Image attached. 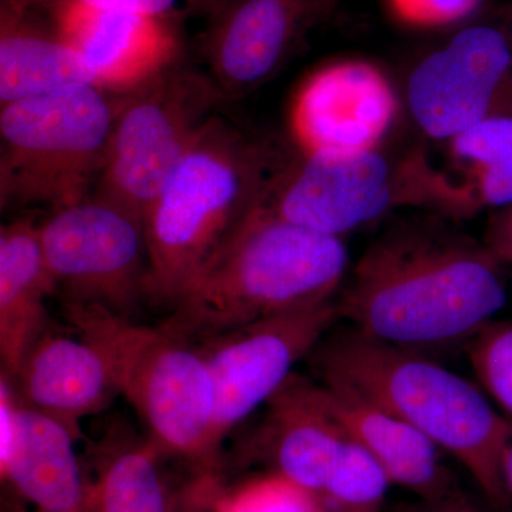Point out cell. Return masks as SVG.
<instances>
[{
  "instance_id": "1",
  "label": "cell",
  "mask_w": 512,
  "mask_h": 512,
  "mask_svg": "<svg viewBox=\"0 0 512 512\" xmlns=\"http://www.w3.org/2000/svg\"><path fill=\"white\" fill-rule=\"evenodd\" d=\"M504 266L443 222H400L353 266L336 299L339 319L400 348L470 342L507 303Z\"/></svg>"
},
{
  "instance_id": "2",
  "label": "cell",
  "mask_w": 512,
  "mask_h": 512,
  "mask_svg": "<svg viewBox=\"0 0 512 512\" xmlns=\"http://www.w3.org/2000/svg\"><path fill=\"white\" fill-rule=\"evenodd\" d=\"M309 363L326 386L350 390L399 417L461 464L495 508L510 507L501 454L512 421L473 383L416 350L400 348L352 328L325 336Z\"/></svg>"
},
{
  "instance_id": "3",
  "label": "cell",
  "mask_w": 512,
  "mask_h": 512,
  "mask_svg": "<svg viewBox=\"0 0 512 512\" xmlns=\"http://www.w3.org/2000/svg\"><path fill=\"white\" fill-rule=\"evenodd\" d=\"M281 156L224 110L207 121L144 222L148 301L174 305L261 205Z\"/></svg>"
},
{
  "instance_id": "4",
  "label": "cell",
  "mask_w": 512,
  "mask_h": 512,
  "mask_svg": "<svg viewBox=\"0 0 512 512\" xmlns=\"http://www.w3.org/2000/svg\"><path fill=\"white\" fill-rule=\"evenodd\" d=\"M349 269L342 238L318 234L259 205L160 323L192 343L258 320L336 302Z\"/></svg>"
},
{
  "instance_id": "5",
  "label": "cell",
  "mask_w": 512,
  "mask_h": 512,
  "mask_svg": "<svg viewBox=\"0 0 512 512\" xmlns=\"http://www.w3.org/2000/svg\"><path fill=\"white\" fill-rule=\"evenodd\" d=\"M62 309L70 328L106 359L153 446L163 457L183 458L211 473L221 454L215 387L198 346L160 323L140 325L100 306L62 303Z\"/></svg>"
},
{
  "instance_id": "6",
  "label": "cell",
  "mask_w": 512,
  "mask_h": 512,
  "mask_svg": "<svg viewBox=\"0 0 512 512\" xmlns=\"http://www.w3.org/2000/svg\"><path fill=\"white\" fill-rule=\"evenodd\" d=\"M410 205L451 218L474 214L466 187L427 158L392 160L380 148L282 154L261 202L281 220L335 238Z\"/></svg>"
},
{
  "instance_id": "7",
  "label": "cell",
  "mask_w": 512,
  "mask_h": 512,
  "mask_svg": "<svg viewBox=\"0 0 512 512\" xmlns=\"http://www.w3.org/2000/svg\"><path fill=\"white\" fill-rule=\"evenodd\" d=\"M121 94L74 86L0 110V207L55 211L93 194Z\"/></svg>"
},
{
  "instance_id": "8",
  "label": "cell",
  "mask_w": 512,
  "mask_h": 512,
  "mask_svg": "<svg viewBox=\"0 0 512 512\" xmlns=\"http://www.w3.org/2000/svg\"><path fill=\"white\" fill-rule=\"evenodd\" d=\"M227 101L207 70L184 56L133 92L121 94L94 197L144 224L168 175Z\"/></svg>"
},
{
  "instance_id": "9",
  "label": "cell",
  "mask_w": 512,
  "mask_h": 512,
  "mask_svg": "<svg viewBox=\"0 0 512 512\" xmlns=\"http://www.w3.org/2000/svg\"><path fill=\"white\" fill-rule=\"evenodd\" d=\"M40 244L62 303L130 318L148 301L150 256L143 222L90 195L39 222Z\"/></svg>"
},
{
  "instance_id": "10",
  "label": "cell",
  "mask_w": 512,
  "mask_h": 512,
  "mask_svg": "<svg viewBox=\"0 0 512 512\" xmlns=\"http://www.w3.org/2000/svg\"><path fill=\"white\" fill-rule=\"evenodd\" d=\"M339 320L336 302L284 313L195 343L215 387L218 444L266 404Z\"/></svg>"
},
{
  "instance_id": "11",
  "label": "cell",
  "mask_w": 512,
  "mask_h": 512,
  "mask_svg": "<svg viewBox=\"0 0 512 512\" xmlns=\"http://www.w3.org/2000/svg\"><path fill=\"white\" fill-rule=\"evenodd\" d=\"M338 0H228L207 20L200 53L228 101L256 92L288 63Z\"/></svg>"
},
{
  "instance_id": "12",
  "label": "cell",
  "mask_w": 512,
  "mask_h": 512,
  "mask_svg": "<svg viewBox=\"0 0 512 512\" xmlns=\"http://www.w3.org/2000/svg\"><path fill=\"white\" fill-rule=\"evenodd\" d=\"M511 73L507 33L470 26L414 67L407 107L427 137L451 141L491 113Z\"/></svg>"
},
{
  "instance_id": "13",
  "label": "cell",
  "mask_w": 512,
  "mask_h": 512,
  "mask_svg": "<svg viewBox=\"0 0 512 512\" xmlns=\"http://www.w3.org/2000/svg\"><path fill=\"white\" fill-rule=\"evenodd\" d=\"M399 97L376 64L343 59L325 64L293 97L289 128L299 151L380 148L399 116Z\"/></svg>"
},
{
  "instance_id": "14",
  "label": "cell",
  "mask_w": 512,
  "mask_h": 512,
  "mask_svg": "<svg viewBox=\"0 0 512 512\" xmlns=\"http://www.w3.org/2000/svg\"><path fill=\"white\" fill-rule=\"evenodd\" d=\"M46 9L107 92H133L184 56L177 23L73 0H56Z\"/></svg>"
},
{
  "instance_id": "15",
  "label": "cell",
  "mask_w": 512,
  "mask_h": 512,
  "mask_svg": "<svg viewBox=\"0 0 512 512\" xmlns=\"http://www.w3.org/2000/svg\"><path fill=\"white\" fill-rule=\"evenodd\" d=\"M70 330L53 323L9 379L23 403L59 421L79 440L82 420L106 410L120 394L100 350Z\"/></svg>"
},
{
  "instance_id": "16",
  "label": "cell",
  "mask_w": 512,
  "mask_h": 512,
  "mask_svg": "<svg viewBox=\"0 0 512 512\" xmlns=\"http://www.w3.org/2000/svg\"><path fill=\"white\" fill-rule=\"evenodd\" d=\"M265 406L256 443L275 473L319 498L346 437L320 399L319 383L292 375Z\"/></svg>"
},
{
  "instance_id": "17",
  "label": "cell",
  "mask_w": 512,
  "mask_h": 512,
  "mask_svg": "<svg viewBox=\"0 0 512 512\" xmlns=\"http://www.w3.org/2000/svg\"><path fill=\"white\" fill-rule=\"evenodd\" d=\"M319 389L320 399L343 433L382 464L393 484L430 504L454 493L433 441L350 390L322 383Z\"/></svg>"
},
{
  "instance_id": "18",
  "label": "cell",
  "mask_w": 512,
  "mask_h": 512,
  "mask_svg": "<svg viewBox=\"0 0 512 512\" xmlns=\"http://www.w3.org/2000/svg\"><path fill=\"white\" fill-rule=\"evenodd\" d=\"M19 0L0 3V104L74 86H99L83 57L60 37L52 20ZM100 87V86H99Z\"/></svg>"
},
{
  "instance_id": "19",
  "label": "cell",
  "mask_w": 512,
  "mask_h": 512,
  "mask_svg": "<svg viewBox=\"0 0 512 512\" xmlns=\"http://www.w3.org/2000/svg\"><path fill=\"white\" fill-rule=\"evenodd\" d=\"M57 296L40 244L39 224L19 218L0 231V362L13 377L36 340L53 325L47 301Z\"/></svg>"
},
{
  "instance_id": "20",
  "label": "cell",
  "mask_w": 512,
  "mask_h": 512,
  "mask_svg": "<svg viewBox=\"0 0 512 512\" xmlns=\"http://www.w3.org/2000/svg\"><path fill=\"white\" fill-rule=\"evenodd\" d=\"M18 400V437L0 463L3 481L32 512H82L87 481L74 448L76 437L59 421Z\"/></svg>"
},
{
  "instance_id": "21",
  "label": "cell",
  "mask_w": 512,
  "mask_h": 512,
  "mask_svg": "<svg viewBox=\"0 0 512 512\" xmlns=\"http://www.w3.org/2000/svg\"><path fill=\"white\" fill-rule=\"evenodd\" d=\"M96 478L87 481L82 512H170L160 471L163 454L150 440L104 446Z\"/></svg>"
},
{
  "instance_id": "22",
  "label": "cell",
  "mask_w": 512,
  "mask_h": 512,
  "mask_svg": "<svg viewBox=\"0 0 512 512\" xmlns=\"http://www.w3.org/2000/svg\"><path fill=\"white\" fill-rule=\"evenodd\" d=\"M466 168L464 187L477 211L512 205V86L505 83L491 113L476 126L448 141Z\"/></svg>"
},
{
  "instance_id": "23",
  "label": "cell",
  "mask_w": 512,
  "mask_h": 512,
  "mask_svg": "<svg viewBox=\"0 0 512 512\" xmlns=\"http://www.w3.org/2000/svg\"><path fill=\"white\" fill-rule=\"evenodd\" d=\"M390 484L382 464L346 436L318 500L323 512H379Z\"/></svg>"
},
{
  "instance_id": "24",
  "label": "cell",
  "mask_w": 512,
  "mask_h": 512,
  "mask_svg": "<svg viewBox=\"0 0 512 512\" xmlns=\"http://www.w3.org/2000/svg\"><path fill=\"white\" fill-rule=\"evenodd\" d=\"M474 372L512 421V320H493L468 342Z\"/></svg>"
},
{
  "instance_id": "25",
  "label": "cell",
  "mask_w": 512,
  "mask_h": 512,
  "mask_svg": "<svg viewBox=\"0 0 512 512\" xmlns=\"http://www.w3.org/2000/svg\"><path fill=\"white\" fill-rule=\"evenodd\" d=\"M215 512H323L318 497L281 474L256 478L218 500Z\"/></svg>"
},
{
  "instance_id": "26",
  "label": "cell",
  "mask_w": 512,
  "mask_h": 512,
  "mask_svg": "<svg viewBox=\"0 0 512 512\" xmlns=\"http://www.w3.org/2000/svg\"><path fill=\"white\" fill-rule=\"evenodd\" d=\"M73 2L93 6V8L136 13V15L165 20V22H173L178 25L183 20L190 18L210 19L228 0H73Z\"/></svg>"
},
{
  "instance_id": "27",
  "label": "cell",
  "mask_w": 512,
  "mask_h": 512,
  "mask_svg": "<svg viewBox=\"0 0 512 512\" xmlns=\"http://www.w3.org/2000/svg\"><path fill=\"white\" fill-rule=\"evenodd\" d=\"M394 18L414 28H439L466 19L481 0H386Z\"/></svg>"
},
{
  "instance_id": "28",
  "label": "cell",
  "mask_w": 512,
  "mask_h": 512,
  "mask_svg": "<svg viewBox=\"0 0 512 512\" xmlns=\"http://www.w3.org/2000/svg\"><path fill=\"white\" fill-rule=\"evenodd\" d=\"M483 242L503 265H512V205L488 221Z\"/></svg>"
},
{
  "instance_id": "29",
  "label": "cell",
  "mask_w": 512,
  "mask_h": 512,
  "mask_svg": "<svg viewBox=\"0 0 512 512\" xmlns=\"http://www.w3.org/2000/svg\"><path fill=\"white\" fill-rule=\"evenodd\" d=\"M429 512H483L463 495L453 493L439 501L431 504Z\"/></svg>"
},
{
  "instance_id": "30",
  "label": "cell",
  "mask_w": 512,
  "mask_h": 512,
  "mask_svg": "<svg viewBox=\"0 0 512 512\" xmlns=\"http://www.w3.org/2000/svg\"><path fill=\"white\" fill-rule=\"evenodd\" d=\"M501 477L508 503L512 504V433L501 454Z\"/></svg>"
},
{
  "instance_id": "31",
  "label": "cell",
  "mask_w": 512,
  "mask_h": 512,
  "mask_svg": "<svg viewBox=\"0 0 512 512\" xmlns=\"http://www.w3.org/2000/svg\"><path fill=\"white\" fill-rule=\"evenodd\" d=\"M19 2L26 3V5L36 6V8H45L53 0H19Z\"/></svg>"
},
{
  "instance_id": "32",
  "label": "cell",
  "mask_w": 512,
  "mask_h": 512,
  "mask_svg": "<svg viewBox=\"0 0 512 512\" xmlns=\"http://www.w3.org/2000/svg\"><path fill=\"white\" fill-rule=\"evenodd\" d=\"M508 37H510V43H511V47H512V32L510 33V35H508Z\"/></svg>"
}]
</instances>
